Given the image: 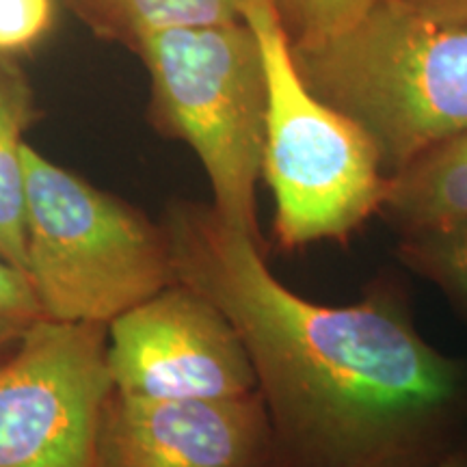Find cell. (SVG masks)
I'll list each match as a JSON object with an SVG mask.
<instances>
[{
  "label": "cell",
  "mask_w": 467,
  "mask_h": 467,
  "mask_svg": "<svg viewBox=\"0 0 467 467\" xmlns=\"http://www.w3.org/2000/svg\"><path fill=\"white\" fill-rule=\"evenodd\" d=\"M162 230L175 279L247 348L279 467H435L467 441V361L424 340L399 284L323 306L279 282L268 244L213 206L173 203Z\"/></svg>",
  "instance_id": "obj_1"
},
{
  "label": "cell",
  "mask_w": 467,
  "mask_h": 467,
  "mask_svg": "<svg viewBox=\"0 0 467 467\" xmlns=\"http://www.w3.org/2000/svg\"><path fill=\"white\" fill-rule=\"evenodd\" d=\"M292 58L307 89L370 137L388 178L467 132L463 22L379 0L331 39L292 46Z\"/></svg>",
  "instance_id": "obj_2"
},
{
  "label": "cell",
  "mask_w": 467,
  "mask_h": 467,
  "mask_svg": "<svg viewBox=\"0 0 467 467\" xmlns=\"http://www.w3.org/2000/svg\"><path fill=\"white\" fill-rule=\"evenodd\" d=\"M266 69L262 178L275 200L273 241L282 251L348 244L379 217L389 178L370 137L318 100L296 72L288 33L273 0H244Z\"/></svg>",
  "instance_id": "obj_3"
},
{
  "label": "cell",
  "mask_w": 467,
  "mask_h": 467,
  "mask_svg": "<svg viewBox=\"0 0 467 467\" xmlns=\"http://www.w3.org/2000/svg\"><path fill=\"white\" fill-rule=\"evenodd\" d=\"M150 74L151 117L195 151L214 213L266 244L258 223L266 128V69L247 20L154 33L137 50Z\"/></svg>",
  "instance_id": "obj_4"
},
{
  "label": "cell",
  "mask_w": 467,
  "mask_h": 467,
  "mask_svg": "<svg viewBox=\"0 0 467 467\" xmlns=\"http://www.w3.org/2000/svg\"><path fill=\"white\" fill-rule=\"evenodd\" d=\"M26 277L46 318L109 325L178 282L162 225L25 145Z\"/></svg>",
  "instance_id": "obj_5"
},
{
  "label": "cell",
  "mask_w": 467,
  "mask_h": 467,
  "mask_svg": "<svg viewBox=\"0 0 467 467\" xmlns=\"http://www.w3.org/2000/svg\"><path fill=\"white\" fill-rule=\"evenodd\" d=\"M107 325L37 320L0 364V467H98Z\"/></svg>",
  "instance_id": "obj_6"
},
{
  "label": "cell",
  "mask_w": 467,
  "mask_h": 467,
  "mask_svg": "<svg viewBox=\"0 0 467 467\" xmlns=\"http://www.w3.org/2000/svg\"><path fill=\"white\" fill-rule=\"evenodd\" d=\"M113 392L148 400H219L258 392L234 325L213 301L175 282L109 323Z\"/></svg>",
  "instance_id": "obj_7"
},
{
  "label": "cell",
  "mask_w": 467,
  "mask_h": 467,
  "mask_svg": "<svg viewBox=\"0 0 467 467\" xmlns=\"http://www.w3.org/2000/svg\"><path fill=\"white\" fill-rule=\"evenodd\" d=\"M275 440L260 392L219 400L110 394L98 467H271Z\"/></svg>",
  "instance_id": "obj_8"
},
{
  "label": "cell",
  "mask_w": 467,
  "mask_h": 467,
  "mask_svg": "<svg viewBox=\"0 0 467 467\" xmlns=\"http://www.w3.org/2000/svg\"><path fill=\"white\" fill-rule=\"evenodd\" d=\"M379 217L399 236L467 223V132L394 173Z\"/></svg>",
  "instance_id": "obj_9"
},
{
  "label": "cell",
  "mask_w": 467,
  "mask_h": 467,
  "mask_svg": "<svg viewBox=\"0 0 467 467\" xmlns=\"http://www.w3.org/2000/svg\"><path fill=\"white\" fill-rule=\"evenodd\" d=\"M98 37L137 50L154 33L243 20L244 0H66Z\"/></svg>",
  "instance_id": "obj_10"
},
{
  "label": "cell",
  "mask_w": 467,
  "mask_h": 467,
  "mask_svg": "<svg viewBox=\"0 0 467 467\" xmlns=\"http://www.w3.org/2000/svg\"><path fill=\"white\" fill-rule=\"evenodd\" d=\"M31 100L17 76L0 72V258L26 275V178L22 132Z\"/></svg>",
  "instance_id": "obj_11"
},
{
  "label": "cell",
  "mask_w": 467,
  "mask_h": 467,
  "mask_svg": "<svg viewBox=\"0 0 467 467\" xmlns=\"http://www.w3.org/2000/svg\"><path fill=\"white\" fill-rule=\"evenodd\" d=\"M396 258L433 284L467 318V223L399 236Z\"/></svg>",
  "instance_id": "obj_12"
},
{
  "label": "cell",
  "mask_w": 467,
  "mask_h": 467,
  "mask_svg": "<svg viewBox=\"0 0 467 467\" xmlns=\"http://www.w3.org/2000/svg\"><path fill=\"white\" fill-rule=\"evenodd\" d=\"M379 0H273L292 46H314L359 22Z\"/></svg>",
  "instance_id": "obj_13"
},
{
  "label": "cell",
  "mask_w": 467,
  "mask_h": 467,
  "mask_svg": "<svg viewBox=\"0 0 467 467\" xmlns=\"http://www.w3.org/2000/svg\"><path fill=\"white\" fill-rule=\"evenodd\" d=\"M46 318L28 277L0 258V353L14 348L37 320Z\"/></svg>",
  "instance_id": "obj_14"
},
{
  "label": "cell",
  "mask_w": 467,
  "mask_h": 467,
  "mask_svg": "<svg viewBox=\"0 0 467 467\" xmlns=\"http://www.w3.org/2000/svg\"><path fill=\"white\" fill-rule=\"evenodd\" d=\"M55 0H0V52L31 48L48 33Z\"/></svg>",
  "instance_id": "obj_15"
},
{
  "label": "cell",
  "mask_w": 467,
  "mask_h": 467,
  "mask_svg": "<svg viewBox=\"0 0 467 467\" xmlns=\"http://www.w3.org/2000/svg\"><path fill=\"white\" fill-rule=\"evenodd\" d=\"M399 3L437 20L467 25V0H399Z\"/></svg>",
  "instance_id": "obj_16"
},
{
  "label": "cell",
  "mask_w": 467,
  "mask_h": 467,
  "mask_svg": "<svg viewBox=\"0 0 467 467\" xmlns=\"http://www.w3.org/2000/svg\"><path fill=\"white\" fill-rule=\"evenodd\" d=\"M435 467H467V441L463 446H459L457 451L448 454L446 459L440 461Z\"/></svg>",
  "instance_id": "obj_17"
},
{
  "label": "cell",
  "mask_w": 467,
  "mask_h": 467,
  "mask_svg": "<svg viewBox=\"0 0 467 467\" xmlns=\"http://www.w3.org/2000/svg\"><path fill=\"white\" fill-rule=\"evenodd\" d=\"M271 467H279V465H277V463H275V465H271Z\"/></svg>",
  "instance_id": "obj_18"
}]
</instances>
